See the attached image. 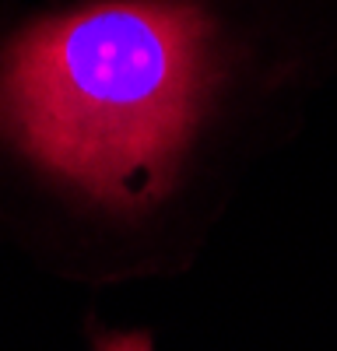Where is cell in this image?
I'll list each match as a JSON object with an SVG mask.
<instances>
[{
  "mask_svg": "<svg viewBox=\"0 0 337 351\" xmlns=\"http://www.w3.org/2000/svg\"><path fill=\"white\" fill-rule=\"evenodd\" d=\"M99 351H151L148 334H120V337H99Z\"/></svg>",
  "mask_w": 337,
  "mask_h": 351,
  "instance_id": "2",
  "label": "cell"
},
{
  "mask_svg": "<svg viewBox=\"0 0 337 351\" xmlns=\"http://www.w3.org/2000/svg\"><path fill=\"white\" fill-rule=\"evenodd\" d=\"M208 21L176 0H116L32 28L0 74V123L92 193L155 200L197 120Z\"/></svg>",
  "mask_w": 337,
  "mask_h": 351,
  "instance_id": "1",
  "label": "cell"
}]
</instances>
